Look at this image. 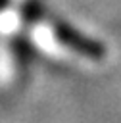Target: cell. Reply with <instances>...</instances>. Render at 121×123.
<instances>
[{"mask_svg":"<svg viewBox=\"0 0 121 123\" xmlns=\"http://www.w3.org/2000/svg\"><path fill=\"white\" fill-rule=\"evenodd\" d=\"M54 33L58 37V40L61 44H65L67 48H71L73 52L90 58V60H102L106 56V46L83 33H79L75 27H71L69 23H61L58 21L54 25Z\"/></svg>","mask_w":121,"mask_h":123,"instance_id":"obj_1","label":"cell"},{"mask_svg":"<svg viewBox=\"0 0 121 123\" xmlns=\"http://www.w3.org/2000/svg\"><path fill=\"white\" fill-rule=\"evenodd\" d=\"M8 4H10V0H0V10H6Z\"/></svg>","mask_w":121,"mask_h":123,"instance_id":"obj_2","label":"cell"}]
</instances>
